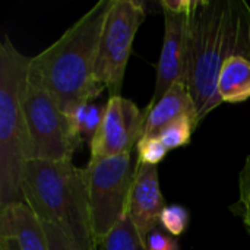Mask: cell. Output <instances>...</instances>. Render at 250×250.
Returning a JSON list of instances; mask_svg holds the SVG:
<instances>
[{
  "label": "cell",
  "instance_id": "cell-21",
  "mask_svg": "<svg viewBox=\"0 0 250 250\" xmlns=\"http://www.w3.org/2000/svg\"><path fill=\"white\" fill-rule=\"evenodd\" d=\"M42 224H44L45 234L48 239L50 250H76L75 246L70 243V240L63 234V231L59 227H56L53 224H47V223H42Z\"/></svg>",
  "mask_w": 250,
  "mask_h": 250
},
{
  "label": "cell",
  "instance_id": "cell-16",
  "mask_svg": "<svg viewBox=\"0 0 250 250\" xmlns=\"http://www.w3.org/2000/svg\"><path fill=\"white\" fill-rule=\"evenodd\" d=\"M104 114V107L97 105L95 103H85L78 105L69 113L76 130L83 139L91 141L95 132L98 130Z\"/></svg>",
  "mask_w": 250,
  "mask_h": 250
},
{
  "label": "cell",
  "instance_id": "cell-19",
  "mask_svg": "<svg viewBox=\"0 0 250 250\" xmlns=\"http://www.w3.org/2000/svg\"><path fill=\"white\" fill-rule=\"evenodd\" d=\"M189 224V211L182 205H167L160 217V226L173 237H180Z\"/></svg>",
  "mask_w": 250,
  "mask_h": 250
},
{
  "label": "cell",
  "instance_id": "cell-17",
  "mask_svg": "<svg viewBox=\"0 0 250 250\" xmlns=\"http://www.w3.org/2000/svg\"><path fill=\"white\" fill-rule=\"evenodd\" d=\"M231 212L239 217L250 236V155L239 174V196L231 207Z\"/></svg>",
  "mask_w": 250,
  "mask_h": 250
},
{
  "label": "cell",
  "instance_id": "cell-18",
  "mask_svg": "<svg viewBox=\"0 0 250 250\" xmlns=\"http://www.w3.org/2000/svg\"><path fill=\"white\" fill-rule=\"evenodd\" d=\"M167 152V146L161 142L158 136H142L136 144V163L146 166H158L166 158Z\"/></svg>",
  "mask_w": 250,
  "mask_h": 250
},
{
  "label": "cell",
  "instance_id": "cell-13",
  "mask_svg": "<svg viewBox=\"0 0 250 250\" xmlns=\"http://www.w3.org/2000/svg\"><path fill=\"white\" fill-rule=\"evenodd\" d=\"M218 95L221 103L237 104L250 98V57H229L218 75Z\"/></svg>",
  "mask_w": 250,
  "mask_h": 250
},
{
  "label": "cell",
  "instance_id": "cell-5",
  "mask_svg": "<svg viewBox=\"0 0 250 250\" xmlns=\"http://www.w3.org/2000/svg\"><path fill=\"white\" fill-rule=\"evenodd\" d=\"M22 104L28 127L29 160L72 161L82 136L59 101L26 79Z\"/></svg>",
  "mask_w": 250,
  "mask_h": 250
},
{
  "label": "cell",
  "instance_id": "cell-9",
  "mask_svg": "<svg viewBox=\"0 0 250 250\" xmlns=\"http://www.w3.org/2000/svg\"><path fill=\"white\" fill-rule=\"evenodd\" d=\"M189 3L190 0H163L160 3L164 16V41L157 64L154 94L146 108L152 107L173 83L185 82Z\"/></svg>",
  "mask_w": 250,
  "mask_h": 250
},
{
  "label": "cell",
  "instance_id": "cell-4",
  "mask_svg": "<svg viewBox=\"0 0 250 250\" xmlns=\"http://www.w3.org/2000/svg\"><path fill=\"white\" fill-rule=\"evenodd\" d=\"M31 57L3 35L0 42V208L22 202V174L29 161V139L22 94Z\"/></svg>",
  "mask_w": 250,
  "mask_h": 250
},
{
  "label": "cell",
  "instance_id": "cell-2",
  "mask_svg": "<svg viewBox=\"0 0 250 250\" xmlns=\"http://www.w3.org/2000/svg\"><path fill=\"white\" fill-rule=\"evenodd\" d=\"M113 0L97 1L57 41L31 57L28 81L50 92L69 114L104 91L95 73L101 32Z\"/></svg>",
  "mask_w": 250,
  "mask_h": 250
},
{
  "label": "cell",
  "instance_id": "cell-8",
  "mask_svg": "<svg viewBox=\"0 0 250 250\" xmlns=\"http://www.w3.org/2000/svg\"><path fill=\"white\" fill-rule=\"evenodd\" d=\"M145 116L136 104L122 95L108 97L101 125L89 141V161L133 152L144 133Z\"/></svg>",
  "mask_w": 250,
  "mask_h": 250
},
{
  "label": "cell",
  "instance_id": "cell-22",
  "mask_svg": "<svg viewBox=\"0 0 250 250\" xmlns=\"http://www.w3.org/2000/svg\"><path fill=\"white\" fill-rule=\"evenodd\" d=\"M0 250H21L12 239H0Z\"/></svg>",
  "mask_w": 250,
  "mask_h": 250
},
{
  "label": "cell",
  "instance_id": "cell-10",
  "mask_svg": "<svg viewBox=\"0 0 250 250\" xmlns=\"http://www.w3.org/2000/svg\"><path fill=\"white\" fill-rule=\"evenodd\" d=\"M164 208L157 166L136 163L127 217L142 240H145L149 231L160 226V217Z\"/></svg>",
  "mask_w": 250,
  "mask_h": 250
},
{
  "label": "cell",
  "instance_id": "cell-6",
  "mask_svg": "<svg viewBox=\"0 0 250 250\" xmlns=\"http://www.w3.org/2000/svg\"><path fill=\"white\" fill-rule=\"evenodd\" d=\"M132 152L89 161L86 168L94 234L98 246L127 217L135 180Z\"/></svg>",
  "mask_w": 250,
  "mask_h": 250
},
{
  "label": "cell",
  "instance_id": "cell-20",
  "mask_svg": "<svg viewBox=\"0 0 250 250\" xmlns=\"http://www.w3.org/2000/svg\"><path fill=\"white\" fill-rule=\"evenodd\" d=\"M144 243L146 250H180L176 237L168 234L161 226L149 231Z\"/></svg>",
  "mask_w": 250,
  "mask_h": 250
},
{
  "label": "cell",
  "instance_id": "cell-3",
  "mask_svg": "<svg viewBox=\"0 0 250 250\" xmlns=\"http://www.w3.org/2000/svg\"><path fill=\"white\" fill-rule=\"evenodd\" d=\"M23 202L47 224L59 227L76 250H98L86 168L72 161L29 160L22 174Z\"/></svg>",
  "mask_w": 250,
  "mask_h": 250
},
{
  "label": "cell",
  "instance_id": "cell-7",
  "mask_svg": "<svg viewBox=\"0 0 250 250\" xmlns=\"http://www.w3.org/2000/svg\"><path fill=\"white\" fill-rule=\"evenodd\" d=\"M144 19L145 6L142 1L113 0L101 32L95 67L97 79L110 97L122 95L133 40Z\"/></svg>",
  "mask_w": 250,
  "mask_h": 250
},
{
  "label": "cell",
  "instance_id": "cell-12",
  "mask_svg": "<svg viewBox=\"0 0 250 250\" xmlns=\"http://www.w3.org/2000/svg\"><path fill=\"white\" fill-rule=\"evenodd\" d=\"M189 113H195L193 100L186 83L179 81L173 83L152 107L144 110L145 125L142 136H158L167 125Z\"/></svg>",
  "mask_w": 250,
  "mask_h": 250
},
{
  "label": "cell",
  "instance_id": "cell-1",
  "mask_svg": "<svg viewBox=\"0 0 250 250\" xmlns=\"http://www.w3.org/2000/svg\"><path fill=\"white\" fill-rule=\"evenodd\" d=\"M231 56L250 57V7L236 0H190L185 83L199 123L220 104L218 75Z\"/></svg>",
  "mask_w": 250,
  "mask_h": 250
},
{
  "label": "cell",
  "instance_id": "cell-14",
  "mask_svg": "<svg viewBox=\"0 0 250 250\" xmlns=\"http://www.w3.org/2000/svg\"><path fill=\"white\" fill-rule=\"evenodd\" d=\"M196 127H198L196 114L189 113V114H185V116L176 119L170 125H167L158 133V138L167 146L168 151L176 149V148L185 146L190 142L192 133Z\"/></svg>",
  "mask_w": 250,
  "mask_h": 250
},
{
  "label": "cell",
  "instance_id": "cell-11",
  "mask_svg": "<svg viewBox=\"0 0 250 250\" xmlns=\"http://www.w3.org/2000/svg\"><path fill=\"white\" fill-rule=\"evenodd\" d=\"M0 239H12L21 250H50L42 221L22 201L0 208Z\"/></svg>",
  "mask_w": 250,
  "mask_h": 250
},
{
  "label": "cell",
  "instance_id": "cell-15",
  "mask_svg": "<svg viewBox=\"0 0 250 250\" xmlns=\"http://www.w3.org/2000/svg\"><path fill=\"white\" fill-rule=\"evenodd\" d=\"M98 250H146L135 226L126 217L98 246Z\"/></svg>",
  "mask_w": 250,
  "mask_h": 250
}]
</instances>
